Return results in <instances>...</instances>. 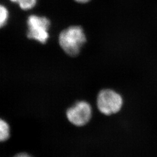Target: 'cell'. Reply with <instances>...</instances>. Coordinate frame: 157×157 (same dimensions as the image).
I'll return each mask as SVG.
<instances>
[{"instance_id": "cell-1", "label": "cell", "mask_w": 157, "mask_h": 157, "mask_svg": "<svg viewBox=\"0 0 157 157\" xmlns=\"http://www.w3.org/2000/svg\"><path fill=\"white\" fill-rule=\"evenodd\" d=\"M86 41L83 29L78 26H71L63 30L59 36V45L70 56H76Z\"/></svg>"}, {"instance_id": "cell-2", "label": "cell", "mask_w": 157, "mask_h": 157, "mask_svg": "<svg viewBox=\"0 0 157 157\" xmlns=\"http://www.w3.org/2000/svg\"><path fill=\"white\" fill-rule=\"evenodd\" d=\"M97 107L100 112L107 116L118 113L123 105L121 95L115 91L102 90L97 97Z\"/></svg>"}, {"instance_id": "cell-3", "label": "cell", "mask_w": 157, "mask_h": 157, "mask_svg": "<svg viewBox=\"0 0 157 157\" xmlns=\"http://www.w3.org/2000/svg\"><path fill=\"white\" fill-rule=\"evenodd\" d=\"M27 25V37L29 39L36 40L42 44L46 43L49 38L48 30L50 27V21L48 18L32 15L28 18Z\"/></svg>"}, {"instance_id": "cell-4", "label": "cell", "mask_w": 157, "mask_h": 157, "mask_svg": "<svg viewBox=\"0 0 157 157\" xmlns=\"http://www.w3.org/2000/svg\"><path fill=\"white\" fill-rule=\"evenodd\" d=\"M68 121L76 127H83L92 117V108L86 101H79L69 108L66 113Z\"/></svg>"}, {"instance_id": "cell-5", "label": "cell", "mask_w": 157, "mask_h": 157, "mask_svg": "<svg viewBox=\"0 0 157 157\" xmlns=\"http://www.w3.org/2000/svg\"><path fill=\"white\" fill-rule=\"evenodd\" d=\"M10 136V128L8 124L0 118V142L8 139Z\"/></svg>"}, {"instance_id": "cell-6", "label": "cell", "mask_w": 157, "mask_h": 157, "mask_svg": "<svg viewBox=\"0 0 157 157\" xmlns=\"http://www.w3.org/2000/svg\"><path fill=\"white\" fill-rule=\"evenodd\" d=\"M10 17V12L6 6L0 4V29L6 25Z\"/></svg>"}, {"instance_id": "cell-7", "label": "cell", "mask_w": 157, "mask_h": 157, "mask_svg": "<svg viewBox=\"0 0 157 157\" xmlns=\"http://www.w3.org/2000/svg\"><path fill=\"white\" fill-rule=\"evenodd\" d=\"M37 0H19L17 4L24 11L32 10L36 5Z\"/></svg>"}, {"instance_id": "cell-8", "label": "cell", "mask_w": 157, "mask_h": 157, "mask_svg": "<svg viewBox=\"0 0 157 157\" xmlns=\"http://www.w3.org/2000/svg\"><path fill=\"white\" fill-rule=\"evenodd\" d=\"M13 157H32L30 154H29L28 153L26 152H22V153H19L17 154L15 156Z\"/></svg>"}, {"instance_id": "cell-9", "label": "cell", "mask_w": 157, "mask_h": 157, "mask_svg": "<svg viewBox=\"0 0 157 157\" xmlns=\"http://www.w3.org/2000/svg\"><path fill=\"white\" fill-rule=\"evenodd\" d=\"M75 1L79 3H86L90 1V0H75Z\"/></svg>"}, {"instance_id": "cell-10", "label": "cell", "mask_w": 157, "mask_h": 157, "mask_svg": "<svg viewBox=\"0 0 157 157\" xmlns=\"http://www.w3.org/2000/svg\"><path fill=\"white\" fill-rule=\"evenodd\" d=\"M10 1L12 2H13V3H17V4L19 0H10Z\"/></svg>"}]
</instances>
